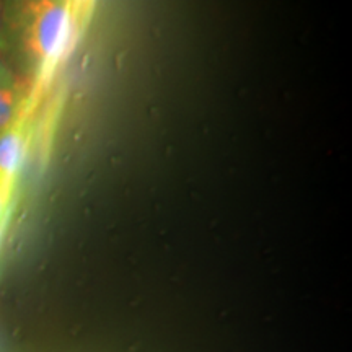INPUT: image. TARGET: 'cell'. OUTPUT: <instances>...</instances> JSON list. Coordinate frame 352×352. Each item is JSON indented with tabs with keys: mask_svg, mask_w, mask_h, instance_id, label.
<instances>
[{
	"mask_svg": "<svg viewBox=\"0 0 352 352\" xmlns=\"http://www.w3.org/2000/svg\"><path fill=\"white\" fill-rule=\"evenodd\" d=\"M8 201V183L3 178H0V217L3 215Z\"/></svg>",
	"mask_w": 352,
	"mask_h": 352,
	"instance_id": "5b68a950",
	"label": "cell"
},
{
	"mask_svg": "<svg viewBox=\"0 0 352 352\" xmlns=\"http://www.w3.org/2000/svg\"><path fill=\"white\" fill-rule=\"evenodd\" d=\"M21 100L23 98L16 83L0 85V132L15 124L19 120Z\"/></svg>",
	"mask_w": 352,
	"mask_h": 352,
	"instance_id": "3957f363",
	"label": "cell"
},
{
	"mask_svg": "<svg viewBox=\"0 0 352 352\" xmlns=\"http://www.w3.org/2000/svg\"><path fill=\"white\" fill-rule=\"evenodd\" d=\"M26 148H28V132L25 124L15 122L0 132V178L10 183L23 166Z\"/></svg>",
	"mask_w": 352,
	"mask_h": 352,
	"instance_id": "7a4b0ae2",
	"label": "cell"
},
{
	"mask_svg": "<svg viewBox=\"0 0 352 352\" xmlns=\"http://www.w3.org/2000/svg\"><path fill=\"white\" fill-rule=\"evenodd\" d=\"M6 34H3V21H2V6H0V51L6 50Z\"/></svg>",
	"mask_w": 352,
	"mask_h": 352,
	"instance_id": "8992f818",
	"label": "cell"
},
{
	"mask_svg": "<svg viewBox=\"0 0 352 352\" xmlns=\"http://www.w3.org/2000/svg\"><path fill=\"white\" fill-rule=\"evenodd\" d=\"M15 82V77H13L12 70L7 67L6 63L0 59V85H13Z\"/></svg>",
	"mask_w": 352,
	"mask_h": 352,
	"instance_id": "277c9868",
	"label": "cell"
},
{
	"mask_svg": "<svg viewBox=\"0 0 352 352\" xmlns=\"http://www.w3.org/2000/svg\"><path fill=\"white\" fill-rule=\"evenodd\" d=\"M74 21V8L67 2H46L34 8L30 46L41 63H56L64 54L72 38Z\"/></svg>",
	"mask_w": 352,
	"mask_h": 352,
	"instance_id": "6da1fadb",
	"label": "cell"
}]
</instances>
